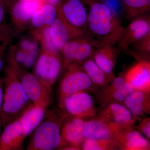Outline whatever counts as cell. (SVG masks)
Wrapping results in <instances>:
<instances>
[{
  "label": "cell",
  "mask_w": 150,
  "mask_h": 150,
  "mask_svg": "<svg viewBox=\"0 0 150 150\" xmlns=\"http://www.w3.org/2000/svg\"><path fill=\"white\" fill-rule=\"evenodd\" d=\"M134 129L139 132L149 140L150 139V118L142 119L137 126L135 125Z\"/></svg>",
  "instance_id": "f1b7e54d"
},
{
  "label": "cell",
  "mask_w": 150,
  "mask_h": 150,
  "mask_svg": "<svg viewBox=\"0 0 150 150\" xmlns=\"http://www.w3.org/2000/svg\"><path fill=\"white\" fill-rule=\"evenodd\" d=\"M59 107L68 115L84 120L93 118L98 112L93 97L85 91L78 92L66 97Z\"/></svg>",
  "instance_id": "52a82bcc"
},
{
  "label": "cell",
  "mask_w": 150,
  "mask_h": 150,
  "mask_svg": "<svg viewBox=\"0 0 150 150\" xmlns=\"http://www.w3.org/2000/svg\"><path fill=\"white\" fill-rule=\"evenodd\" d=\"M122 128L97 114L93 118L85 120L84 135L85 139H114Z\"/></svg>",
  "instance_id": "8fae6325"
},
{
  "label": "cell",
  "mask_w": 150,
  "mask_h": 150,
  "mask_svg": "<svg viewBox=\"0 0 150 150\" xmlns=\"http://www.w3.org/2000/svg\"><path fill=\"white\" fill-rule=\"evenodd\" d=\"M4 88V79L0 78V111L2 105Z\"/></svg>",
  "instance_id": "e575fe53"
},
{
  "label": "cell",
  "mask_w": 150,
  "mask_h": 150,
  "mask_svg": "<svg viewBox=\"0 0 150 150\" xmlns=\"http://www.w3.org/2000/svg\"><path fill=\"white\" fill-rule=\"evenodd\" d=\"M1 120H0V138H1Z\"/></svg>",
  "instance_id": "74e56055"
},
{
  "label": "cell",
  "mask_w": 150,
  "mask_h": 150,
  "mask_svg": "<svg viewBox=\"0 0 150 150\" xmlns=\"http://www.w3.org/2000/svg\"><path fill=\"white\" fill-rule=\"evenodd\" d=\"M49 28L53 43L60 51L68 42L86 31L78 29L70 24L63 13H57L56 18Z\"/></svg>",
  "instance_id": "4fadbf2b"
},
{
  "label": "cell",
  "mask_w": 150,
  "mask_h": 150,
  "mask_svg": "<svg viewBox=\"0 0 150 150\" xmlns=\"http://www.w3.org/2000/svg\"><path fill=\"white\" fill-rule=\"evenodd\" d=\"M57 15V10L54 6L47 3H43L40 8L35 11L33 15L30 23L32 30L50 26L54 22Z\"/></svg>",
  "instance_id": "cb8c5ba5"
},
{
  "label": "cell",
  "mask_w": 150,
  "mask_h": 150,
  "mask_svg": "<svg viewBox=\"0 0 150 150\" xmlns=\"http://www.w3.org/2000/svg\"><path fill=\"white\" fill-rule=\"evenodd\" d=\"M80 147L82 150H119L113 139H85Z\"/></svg>",
  "instance_id": "484cf974"
},
{
  "label": "cell",
  "mask_w": 150,
  "mask_h": 150,
  "mask_svg": "<svg viewBox=\"0 0 150 150\" xmlns=\"http://www.w3.org/2000/svg\"><path fill=\"white\" fill-rule=\"evenodd\" d=\"M14 48L12 46L8 57V66L4 79V88L0 120L4 127L18 119L33 104L28 97L18 75L14 58Z\"/></svg>",
  "instance_id": "6da1fadb"
},
{
  "label": "cell",
  "mask_w": 150,
  "mask_h": 150,
  "mask_svg": "<svg viewBox=\"0 0 150 150\" xmlns=\"http://www.w3.org/2000/svg\"><path fill=\"white\" fill-rule=\"evenodd\" d=\"M118 49L113 45H103L94 53L93 58L96 65L106 74L114 77V69L118 54Z\"/></svg>",
  "instance_id": "ffe728a7"
},
{
  "label": "cell",
  "mask_w": 150,
  "mask_h": 150,
  "mask_svg": "<svg viewBox=\"0 0 150 150\" xmlns=\"http://www.w3.org/2000/svg\"><path fill=\"white\" fill-rule=\"evenodd\" d=\"M31 40V39H29L28 38H23L20 41L18 48L27 53L29 49Z\"/></svg>",
  "instance_id": "1f68e13d"
},
{
  "label": "cell",
  "mask_w": 150,
  "mask_h": 150,
  "mask_svg": "<svg viewBox=\"0 0 150 150\" xmlns=\"http://www.w3.org/2000/svg\"><path fill=\"white\" fill-rule=\"evenodd\" d=\"M90 7L87 30L102 45L118 43L124 28L105 4L97 0H82Z\"/></svg>",
  "instance_id": "7a4b0ae2"
},
{
  "label": "cell",
  "mask_w": 150,
  "mask_h": 150,
  "mask_svg": "<svg viewBox=\"0 0 150 150\" xmlns=\"http://www.w3.org/2000/svg\"><path fill=\"white\" fill-rule=\"evenodd\" d=\"M119 150H150L149 141L134 128H122L114 138Z\"/></svg>",
  "instance_id": "e0dca14e"
},
{
  "label": "cell",
  "mask_w": 150,
  "mask_h": 150,
  "mask_svg": "<svg viewBox=\"0 0 150 150\" xmlns=\"http://www.w3.org/2000/svg\"><path fill=\"white\" fill-rule=\"evenodd\" d=\"M13 56L16 62L21 67L26 57V52L15 46Z\"/></svg>",
  "instance_id": "f546056e"
},
{
  "label": "cell",
  "mask_w": 150,
  "mask_h": 150,
  "mask_svg": "<svg viewBox=\"0 0 150 150\" xmlns=\"http://www.w3.org/2000/svg\"><path fill=\"white\" fill-rule=\"evenodd\" d=\"M62 69V59L60 52L40 49L34 66L33 73L35 76L52 86Z\"/></svg>",
  "instance_id": "ba28073f"
},
{
  "label": "cell",
  "mask_w": 150,
  "mask_h": 150,
  "mask_svg": "<svg viewBox=\"0 0 150 150\" xmlns=\"http://www.w3.org/2000/svg\"><path fill=\"white\" fill-rule=\"evenodd\" d=\"M81 64L93 85L99 91L105 87L115 77L106 74L96 65L93 57L87 59Z\"/></svg>",
  "instance_id": "603a6c76"
},
{
  "label": "cell",
  "mask_w": 150,
  "mask_h": 150,
  "mask_svg": "<svg viewBox=\"0 0 150 150\" xmlns=\"http://www.w3.org/2000/svg\"><path fill=\"white\" fill-rule=\"evenodd\" d=\"M11 38L6 40L1 46H0V71H1L4 66V60L3 59V51L6 48V46L8 45L9 43L11 42Z\"/></svg>",
  "instance_id": "836d02e7"
},
{
  "label": "cell",
  "mask_w": 150,
  "mask_h": 150,
  "mask_svg": "<svg viewBox=\"0 0 150 150\" xmlns=\"http://www.w3.org/2000/svg\"><path fill=\"white\" fill-rule=\"evenodd\" d=\"M137 52L135 56L149 58L150 53V33L132 44Z\"/></svg>",
  "instance_id": "83f0119b"
},
{
  "label": "cell",
  "mask_w": 150,
  "mask_h": 150,
  "mask_svg": "<svg viewBox=\"0 0 150 150\" xmlns=\"http://www.w3.org/2000/svg\"><path fill=\"white\" fill-rule=\"evenodd\" d=\"M13 31L8 27H1L0 30V42L11 38Z\"/></svg>",
  "instance_id": "4dcf8cb0"
},
{
  "label": "cell",
  "mask_w": 150,
  "mask_h": 150,
  "mask_svg": "<svg viewBox=\"0 0 150 150\" xmlns=\"http://www.w3.org/2000/svg\"><path fill=\"white\" fill-rule=\"evenodd\" d=\"M9 7L13 24L17 28L24 29L30 23L35 11L40 8L45 2L40 0L23 2L16 0H5Z\"/></svg>",
  "instance_id": "7c38bea8"
},
{
  "label": "cell",
  "mask_w": 150,
  "mask_h": 150,
  "mask_svg": "<svg viewBox=\"0 0 150 150\" xmlns=\"http://www.w3.org/2000/svg\"><path fill=\"white\" fill-rule=\"evenodd\" d=\"M49 27L50 26H45L38 29L31 30L30 34L37 39L41 46L40 49L60 52L53 43L50 35Z\"/></svg>",
  "instance_id": "4316f807"
},
{
  "label": "cell",
  "mask_w": 150,
  "mask_h": 150,
  "mask_svg": "<svg viewBox=\"0 0 150 150\" xmlns=\"http://www.w3.org/2000/svg\"><path fill=\"white\" fill-rule=\"evenodd\" d=\"M123 104L140 121L142 117L150 113V92L135 90L127 97Z\"/></svg>",
  "instance_id": "44dd1931"
},
{
  "label": "cell",
  "mask_w": 150,
  "mask_h": 150,
  "mask_svg": "<svg viewBox=\"0 0 150 150\" xmlns=\"http://www.w3.org/2000/svg\"><path fill=\"white\" fill-rule=\"evenodd\" d=\"M44 2L54 6L57 10V13H62V0H44Z\"/></svg>",
  "instance_id": "d6a6232c"
},
{
  "label": "cell",
  "mask_w": 150,
  "mask_h": 150,
  "mask_svg": "<svg viewBox=\"0 0 150 150\" xmlns=\"http://www.w3.org/2000/svg\"><path fill=\"white\" fill-rule=\"evenodd\" d=\"M62 71H64V73L59 82L57 94L59 106L66 97L72 94L85 91L95 95L99 91L93 85L81 64H70Z\"/></svg>",
  "instance_id": "277c9868"
},
{
  "label": "cell",
  "mask_w": 150,
  "mask_h": 150,
  "mask_svg": "<svg viewBox=\"0 0 150 150\" xmlns=\"http://www.w3.org/2000/svg\"><path fill=\"white\" fill-rule=\"evenodd\" d=\"M102 46L88 30L82 35L72 39L60 51L62 54V71L70 64H82L87 59L92 58L95 51Z\"/></svg>",
  "instance_id": "5b68a950"
},
{
  "label": "cell",
  "mask_w": 150,
  "mask_h": 150,
  "mask_svg": "<svg viewBox=\"0 0 150 150\" xmlns=\"http://www.w3.org/2000/svg\"><path fill=\"white\" fill-rule=\"evenodd\" d=\"M62 13L67 21L81 30H87L88 15L84 3L82 0H62Z\"/></svg>",
  "instance_id": "2e32d148"
},
{
  "label": "cell",
  "mask_w": 150,
  "mask_h": 150,
  "mask_svg": "<svg viewBox=\"0 0 150 150\" xmlns=\"http://www.w3.org/2000/svg\"><path fill=\"white\" fill-rule=\"evenodd\" d=\"M84 121L81 118L67 114L61 129L62 139L66 145L80 146L84 141Z\"/></svg>",
  "instance_id": "d6986e66"
},
{
  "label": "cell",
  "mask_w": 150,
  "mask_h": 150,
  "mask_svg": "<svg viewBox=\"0 0 150 150\" xmlns=\"http://www.w3.org/2000/svg\"><path fill=\"white\" fill-rule=\"evenodd\" d=\"M46 114V109L33 104L25 110L18 119L25 138L39 126Z\"/></svg>",
  "instance_id": "7402d4cb"
},
{
  "label": "cell",
  "mask_w": 150,
  "mask_h": 150,
  "mask_svg": "<svg viewBox=\"0 0 150 150\" xmlns=\"http://www.w3.org/2000/svg\"><path fill=\"white\" fill-rule=\"evenodd\" d=\"M5 10L4 0H0V24L1 23L4 18Z\"/></svg>",
  "instance_id": "8d00e7d4"
},
{
  "label": "cell",
  "mask_w": 150,
  "mask_h": 150,
  "mask_svg": "<svg viewBox=\"0 0 150 150\" xmlns=\"http://www.w3.org/2000/svg\"><path fill=\"white\" fill-rule=\"evenodd\" d=\"M25 139L18 118L4 127L0 138V150H23Z\"/></svg>",
  "instance_id": "ac0fdd59"
},
{
  "label": "cell",
  "mask_w": 150,
  "mask_h": 150,
  "mask_svg": "<svg viewBox=\"0 0 150 150\" xmlns=\"http://www.w3.org/2000/svg\"><path fill=\"white\" fill-rule=\"evenodd\" d=\"M122 1L126 17L129 20L146 15L150 11V0H122Z\"/></svg>",
  "instance_id": "d4e9b609"
},
{
  "label": "cell",
  "mask_w": 150,
  "mask_h": 150,
  "mask_svg": "<svg viewBox=\"0 0 150 150\" xmlns=\"http://www.w3.org/2000/svg\"><path fill=\"white\" fill-rule=\"evenodd\" d=\"M59 150H81L80 146L71 144H68L59 148Z\"/></svg>",
  "instance_id": "d590c367"
},
{
  "label": "cell",
  "mask_w": 150,
  "mask_h": 150,
  "mask_svg": "<svg viewBox=\"0 0 150 150\" xmlns=\"http://www.w3.org/2000/svg\"><path fill=\"white\" fill-rule=\"evenodd\" d=\"M97 115L123 128H134L139 121L125 105L111 103L98 109Z\"/></svg>",
  "instance_id": "5bb4252c"
},
{
  "label": "cell",
  "mask_w": 150,
  "mask_h": 150,
  "mask_svg": "<svg viewBox=\"0 0 150 150\" xmlns=\"http://www.w3.org/2000/svg\"><path fill=\"white\" fill-rule=\"evenodd\" d=\"M67 113L62 109L48 111L43 121L34 130L27 145L28 150H54L66 146L61 129Z\"/></svg>",
  "instance_id": "3957f363"
},
{
  "label": "cell",
  "mask_w": 150,
  "mask_h": 150,
  "mask_svg": "<svg viewBox=\"0 0 150 150\" xmlns=\"http://www.w3.org/2000/svg\"><path fill=\"white\" fill-rule=\"evenodd\" d=\"M131 84L126 82L124 75L114 77L105 87L95 95L97 103L100 108L108 103H123L130 94L135 91Z\"/></svg>",
  "instance_id": "9c48e42d"
},
{
  "label": "cell",
  "mask_w": 150,
  "mask_h": 150,
  "mask_svg": "<svg viewBox=\"0 0 150 150\" xmlns=\"http://www.w3.org/2000/svg\"><path fill=\"white\" fill-rule=\"evenodd\" d=\"M150 33V17L144 15L131 21L123 30L120 40L118 41L119 52L126 51L135 42Z\"/></svg>",
  "instance_id": "30bf717a"
},
{
  "label": "cell",
  "mask_w": 150,
  "mask_h": 150,
  "mask_svg": "<svg viewBox=\"0 0 150 150\" xmlns=\"http://www.w3.org/2000/svg\"><path fill=\"white\" fill-rule=\"evenodd\" d=\"M124 74L126 82L131 84L135 90L150 92V63L149 59L137 60Z\"/></svg>",
  "instance_id": "9a60e30c"
},
{
  "label": "cell",
  "mask_w": 150,
  "mask_h": 150,
  "mask_svg": "<svg viewBox=\"0 0 150 150\" xmlns=\"http://www.w3.org/2000/svg\"><path fill=\"white\" fill-rule=\"evenodd\" d=\"M16 66L20 80L30 100L33 104L46 109L52 101V86L16 62Z\"/></svg>",
  "instance_id": "8992f818"
}]
</instances>
